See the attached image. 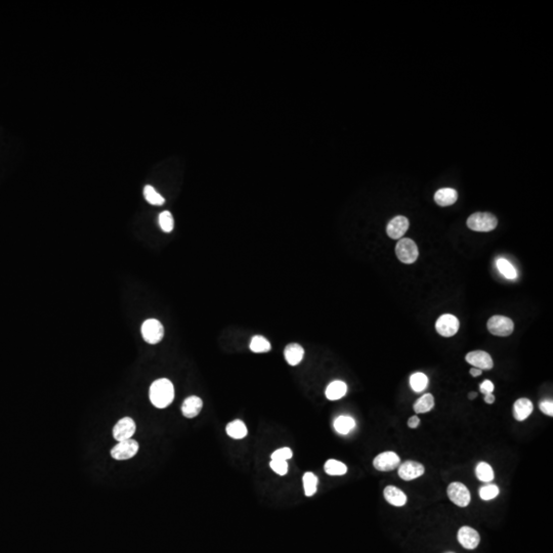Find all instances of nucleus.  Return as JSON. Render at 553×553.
<instances>
[{"label": "nucleus", "instance_id": "26", "mask_svg": "<svg viewBox=\"0 0 553 553\" xmlns=\"http://www.w3.org/2000/svg\"><path fill=\"white\" fill-rule=\"evenodd\" d=\"M410 386L415 393H422L428 386V377L421 372H417L410 377Z\"/></svg>", "mask_w": 553, "mask_h": 553}, {"label": "nucleus", "instance_id": "28", "mask_svg": "<svg viewBox=\"0 0 553 553\" xmlns=\"http://www.w3.org/2000/svg\"><path fill=\"white\" fill-rule=\"evenodd\" d=\"M303 489L304 494L308 497H312L317 493L318 478L313 473H305L303 476Z\"/></svg>", "mask_w": 553, "mask_h": 553}, {"label": "nucleus", "instance_id": "5", "mask_svg": "<svg viewBox=\"0 0 553 553\" xmlns=\"http://www.w3.org/2000/svg\"><path fill=\"white\" fill-rule=\"evenodd\" d=\"M449 499L459 507H467L470 503V492L465 485L459 482L451 483L447 489Z\"/></svg>", "mask_w": 553, "mask_h": 553}, {"label": "nucleus", "instance_id": "41", "mask_svg": "<svg viewBox=\"0 0 553 553\" xmlns=\"http://www.w3.org/2000/svg\"><path fill=\"white\" fill-rule=\"evenodd\" d=\"M449 553H453V552H449Z\"/></svg>", "mask_w": 553, "mask_h": 553}, {"label": "nucleus", "instance_id": "34", "mask_svg": "<svg viewBox=\"0 0 553 553\" xmlns=\"http://www.w3.org/2000/svg\"><path fill=\"white\" fill-rule=\"evenodd\" d=\"M270 466L279 476H285L288 473V463H287V461L272 460L271 463H270Z\"/></svg>", "mask_w": 553, "mask_h": 553}, {"label": "nucleus", "instance_id": "20", "mask_svg": "<svg viewBox=\"0 0 553 553\" xmlns=\"http://www.w3.org/2000/svg\"><path fill=\"white\" fill-rule=\"evenodd\" d=\"M346 392H347V386L345 382L340 381V380H335V381H332L327 386L325 395L329 401H338L346 395Z\"/></svg>", "mask_w": 553, "mask_h": 553}, {"label": "nucleus", "instance_id": "33", "mask_svg": "<svg viewBox=\"0 0 553 553\" xmlns=\"http://www.w3.org/2000/svg\"><path fill=\"white\" fill-rule=\"evenodd\" d=\"M292 456H293V453H292L291 449H289V448H281L279 450H276L272 454V460L287 461V460L291 459Z\"/></svg>", "mask_w": 553, "mask_h": 553}, {"label": "nucleus", "instance_id": "2", "mask_svg": "<svg viewBox=\"0 0 553 553\" xmlns=\"http://www.w3.org/2000/svg\"><path fill=\"white\" fill-rule=\"evenodd\" d=\"M467 227L475 232H491L496 229L498 220L495 215L489 212H476L472 214L467 221Z\"/></svg>", "mask_w": 553, "mask_h": 553}, {"label": "nucleus", "instance_id": "16", "mask_svg": "<svg viewBox=\"0 0 553 553\" xmlns=\"http://www.w3.org/2000/svg\"><path fill=\"white\" fill-rule=\"evenodd\" d=\"M533 403L526 398L519 399L514 405V416L518 421H524L533 413Z\"/></svg>", "mask_w": 553, "mask_h": 553}, {"label": "nucleus", "instance_id": "32", "mask_svg": "<svg viewBox=\"0 0 553 553\" xmlns=\"http://www.w3.org/2000/svg\"><path fill=\"white\" fill-rule=\"evenodd\" d=\"M159 226L165 233L172 232L174 228V220L173 216L169 211H163L159 215Z\"/></svg>", "mask_w": 553, "mask_h": 553}, {"label": "nucleus", "instance_id": "17", "mask_svg": "<svg viewBox=\"0 0 553 553\" xmlns=\"http://www.w3.org/2000/svg\"><path fill=\"white\" fill-rule=\"evenodd\" d=\"M383 496L390 504L396 507H402L407 503L406 494L395 486H387L383 491Z\"/></svg>", "mask_w": 553, "mask_h": 553}, {"label": "nucleus", "instance_id": "27", "mask_svg": "<svg viewBox=\"0 0 553 553\" xmlns=\"http://www.w3.org/2000/svg\"><path fill=\"white\" fill-rule=\"evenodd\" d=\"M324 469L329 476H343L347 472L346 465L335 459L328 460L324 465Z\"/></svg>", "mask_w": 553, "mask_h": 553}, {"label": "nucleus", "instance_id": "29", "mask_svg": "<svg viewBox=\"0 0 553 553\" xmlns=\"http://www.w3.org/2000/svg\"><path fill=\"white\" fill-rule=\"evenodd\" d=\"M497 269L507 279L514 280L518 277V272L516 268L505 258H499L497 260Z\"/></svg>", "mask_w": 553, "mask_h": 553}, {"label": "nucleus", "instance_id": "25", "mask_svg": "<svg viewBox=\"0 0 553 553\" xmlns=\"http://www.w3.org/2000/svg\"><path fill=\"white\" fill-rule=\"evenodd\" d=\"M251 352L255 353V354H263V353H268L271 351L272 346H271V343L270 341L261 336V335H255L252 337L251 341H250V345H249Z\"/></svg>", "mask_w": 553, "mask_h": 553}, {"label": "nucleus", "instance_id": "23", "mask_svg": "<svg viewBox=\"0 0 553 553\" xmlns=\"http://www.w3.org/2000/svg\"><path fill=\"white\" fill-rule=\"evenodd\" d=\"M435 407V398L432 394H425L416 401L413 406L415 413L423 414L432 411Z\"/></svg>", "mask_w": 553, "mask_h": 553}, {"label": "nucleus", "instance_id": "13", "mask_svg": "<svg viewBox=\"0 0 553 553\" xmlns=\"http://www.w3.org/2000/svg\"><path fill=\"white\" fill-rule=\"evenodd\" d=\"M457 538H458L459 543L462 545V547L468 550L476 549L479 546L480 541H481V537L478 531L467 526H464L459 529Z\"/></svg>", "mask_w": 553, "mask_h": 553}, {"label": "nucleus", "instance_id": "31", "mask_svg": "<svg viewBox=\"0 0 553 553\" xmlns=\"http://www.w3.org/2000/svg\"><path fill=\"white\" fill-rule=\"evenodd\" d=\"M499 492H500V490H499L498 486H496L494 484H488V485L483 486L480 489L479 494H480V497H481L482 500L490 501V500L495 499L499 495Z\"/></svg>", "mask_w": 553, "mask_h": 553}, {"label": "nucleus", "instance_id": "1", "mask_svg": "<svg viewBox=\"0 0 553 553\" xmlns=\"http://www.w3.org/2000/svg\"><path fill=\"white\" fill-rule=\"evenodd\" d=\"M174 399V387L170 380L161 378L154 381L150 387V401L158 409L168 407Z\"/></svg>", "mask_w": 553, "mask_h": 553}, {"label": "nucleus", "instance_id": "12", "mask_svg": "<svg viewBox=\"0 0 553 553\" xmlns=\"http://www.w3.org/2000/svg\"><path fill=\"white\" fill-rule=\"evenodd\" d=\"M424 472L425 468L421 463H418L416 461H406L399 466L398 475L402 480L410 482L422 477L424 475Z\"/></svg>", "mask_w": 553, "mask_h": 553}, {"label": "nucleus", "instance_id": "24", "mask_svg": "<svg viewBox=\"0 0 553 553\" xmlns=\"http://www.w3.org/2000/svg\"><path fill=\"white\" fill-rule=\"evenodd\" d=\"M476 476L479 481L483 483H491L494 478V470L492 466L487 462H480L476 467Z\"/></svg>", "mask_w": 553, "mask_h": 553}, {"label": "nucleus", "instance_id": "30", "mask_svg": "<svg viewBox=\"0 0 553 553\" xmlns=\"http://www.w3.org/2000/svg\"><path fill=\"white\" fill-rule=\"evenodd\" d=\"M144 196L148 203L156 206L163 205L165 203V199L152 187V186H146L144 189Z\"/></svg>", "mask_w": 553, "mask_h": 553}, {"label": "nucleus", "instance_id": "40", "mask_svg": "<svg viewBox=\"0 0 553 553\" xmlns=\"http://www.w3.org/2000/svg\"><path fill=\"white\" fill-rule=\"evenodd\" d=\"M477 397H478V394H477V393H474V392H473V393H469V395H468V399H469V400H475Z\"/></svg>", "mask_w": 553, "mask_h": 553}, {"label": "nucleus", "instance_id": "10", "mask_svg": "<svg viewBox=\"0 0 553 553\" xmlns=\"http://www.w3.org/2000/svg\"><path fill=\"white\" fill-rule=\"evenodd\" d=\"M136 431L135 422L130 417H124L119 420L113 429L114 439L118 442L130 440Z\"/></svg>", "mask_w": 553, "mask_h": 553}, {"label": "nucleus", "instance_id": "21", "mask_svg": "<svg viewBox=\"0 0 553 553\" xmlns=\"http://www.w3.org/2000/svg\"><path fill=\"white\" fill-rule=\"evenodd\" d=\"M333 425H334V429L339 435L345 436V435H349L356 427V421L351 416L341 415L334 420Z\"/></svg>", "mask_w": 553, "mask_h": 553}, {"label": "nucleus", "instance_id": "7", "mask_svg": "<svg viewBox=\"0 0 553 553\" xmlns=\"http://www.w3.org/2000/svg\"><path fill=\"white\" fill-rule=\"evenodd\" d=\"M138 444L134 440H126L119 442L112 450L111 456L115 460H127L134 457L138 452Z\"/></svg>", "mask_w": 553, "mask_h": 553}, {"label": "nucleus", "instance_id": "18", "mask_svg": "<svg viewBox=\"0 0 553 553\" xmlns=\"http://www.w3.org/2000/svg\"><path fill=\"white\" fill-rule=\"evenodd\" d=\"M284 356L290 366H297L303 359L304 350L298 343H290L285 347Z\"/></svg>", "mask_w": 553, "mask_h": 553}, {"label": "nucleus", "instance_id": "11", "mask_svg": "<svg viewBox=\"0 0 553 553\" xmlns=\"http://www.w3.org/2000/svg\"><path fill=\"white\" fill-rule=\"evenodd\" d=\"M465 360L468 364L473 365L474 368L480 370H491L494 367V362L492 357L484 351H474L466 355Z\"/></svg>", "mask_w": 553, "mask_h": 553}, {"label": "nucleus", "instance_id": "9", "mask_svg": "<svg viewBox=\"0 0 553 553\" xmlns=\"http://www.w3.org/2000/svg\"><path fill=\"white\" fill-rule=\"evenodd\" d=\"M401 460L397 453L387 451L377 455L373 460V466L379 472H392L400 466Z\"/></svg>", "mask_w": 553, "mask_h": 553}, {"label": "nucleus", "instance_id": "15", "mask_svg": "<svg viewBox=\"0 0 553 553\" xmlns=\"http://www.w3.org/2000/svg\"><path fill=\"white\" fill-rule=\"evenodd\" d=\"M203 402L199 397L191 396L187 398L181 406L182 415L187 418H195L201 412Z\"/></svg>", "mask_w": 553, "mask_h": 553}, {"label": "nucleus", "instance_id": "38", "mask_svg": "<svg viewBox=\"0 0 553 553\" xmlns=\"http://www.w3.org/2000/svg\"><path fill=\"white\" fill-rule=\"evenodd\" d=\"M485 402L487 404H494L495 402V397L493 394H488V395H485Z\"/></svg>", "mask_w": 553, "mask_h": 553}, {"label": "nucleus", "instance_id": "35", "mask_svg": "<svg viewBox=\"0 0 553 553\" xmlns=\"http://www.w3.org/2000/svg\"><path fill=\"white\" fill-rule=\"evenodd\" d=\"M539 408H540V410H541L545 415H548V416L552 417L553 402L551 400H545V401L540 402Z\"/></svg>", "mask_w": 553, "mask_h": 553}, {"label": "nucleus", "instance_id": "4", "mask_svg": "<svg viewBox=\"0 0 553 553\" xmlns=\"http://www.w3.org/2000/svg\"><path fill=\"white\" fill-rule=\"evenodd\" d=\"M141 336L150 344L159 343L164 336V328L160 321L148 319L141 325Z\"/></svg>", "mask_w": 553, "mask_h": 553}, {"label": "nucleus", "instance_id": "8", "mask_svg": "<svg viewBox=\"0 0 553 553\" xmlns=\"http://www.w3.org/2000/svg\"><path fill=\"white\" fill-rule=\"evenodd\" d=\"M459 327V320L455 316L450 314L442 315L436 323V329L438 333L444 337L454 336L458 332Z\"/></svg>", "mask_w": 553, "mask_h": 553}, {"label": "nucleus", "instance_id": "6", "mask_svg": "<svg viewBox=\"0 0 553 553\" xmlns=\"http://www.w3.org/2000/svg\"><path fill=\"white\" fill-rule=\"evenodd\" d=\"M487 326L489 332L496 336H509L515 328L513 320L504 316H493L488 321Z\"/></svg>", "mask_w": 553, "mask_h": 553}, {"label": "nucleus", "instance_id": "14", "mask_svg": "<svg viewBox=\"0 0 553 553\" xmlns=\"http://www.w3.org/2000/svg\"><path fill=\"white\" fill-rule=\"evenodd\" d=\"M409 226L410 223L407 217L402 216V215L396 216L387 224V228H386L387 235L394 240L402 239V237L408 231Z\"/></svg>", "mask_w": 553, "mask_h": 553}, {"label": "nucleus", "instance_id": "22", "mask_svg": "<svg viewBox=\"0 0 553 553\" xmlns=\"http://www.w3.org/2000/svg\"><path fill=\"white\" fill-rule=\"evenodd\" d=\"M226 431H227L228 436L231 437L232 439H235V440H242L248 434L245 423L243 421H241V420H234V421L230 422L227 425Z\"/></svg>", "mask_w": 553, "mask_h": 553}, {"label": "nucleus", "instance_id": "36", "mask_svg": "<svg viewBox=\"0 0 553 553\" xmlns=\"http://www.w3.org/2000/svg\"><path fill=\"white\" fill-rule=\"evenodd\" d=\"M494 383L490 380H485L481 385H480V390H481V393L483 395H488V394H493L494 392Z\"/></svg>", "mask_w": 553, "mask_h": 553}, {"label": "nucleus", "instance_id": "19", "mask_svg": "<svg viewBox=\"0 0 553 553\" xmlns=\"http://www.w3.org/2000/svg\"><path fill=\"white\" fill-rule=\"evenodd\" d=\"M458 199V193L452 188H443L435 194V201L438 205L446 207L453 205Z\"/></svg>", "mask_w": 553, "mask_h": 553}, {"label": "nucleus", "instance_id": "3", "mask_svg": "<svg viewBox=\"0 0 553 553\" xmlns=\"http://www.w3.org/2000/svg\"><path fill=\"white\" fill-rule=\"evenodd\" d=\"M396 254L400 261L411 264L415 262L419 256V251L416 243L409 238H402L396 246Z\"/></svg>", "mask_w": 553, "mask_h": 553}, {"label": "nucleus", "instance_id": "39", "mask_svg": "<svg viewBox=\"0 0 553 553\" xmlns=\"http://www.w3.org/2000/svg\"><path fill=\"white\" fill-rule=\"evenodd\" d=\"M469 372H470V374H472L473 377H479V376L482 375V372H483V371L480 370V369H477V368H472Z\"/></svg>", "mask_w": 553, "mask_h": 553}, {"label": "nucleus", "instance_id": "37", "mask_svg": "<svg viewBox=\"0 0 553 553\" xmlns=\"http://www.w3.org/2000/svg\"><path fill=\"white\" fill-rule=\"evenodd\" d=\"M420 424V419L418 416H412L409 420H408V426L410 428H417Z\"/></svg>", "mask_w": 553, "mask_h": 553}]
</instances>
